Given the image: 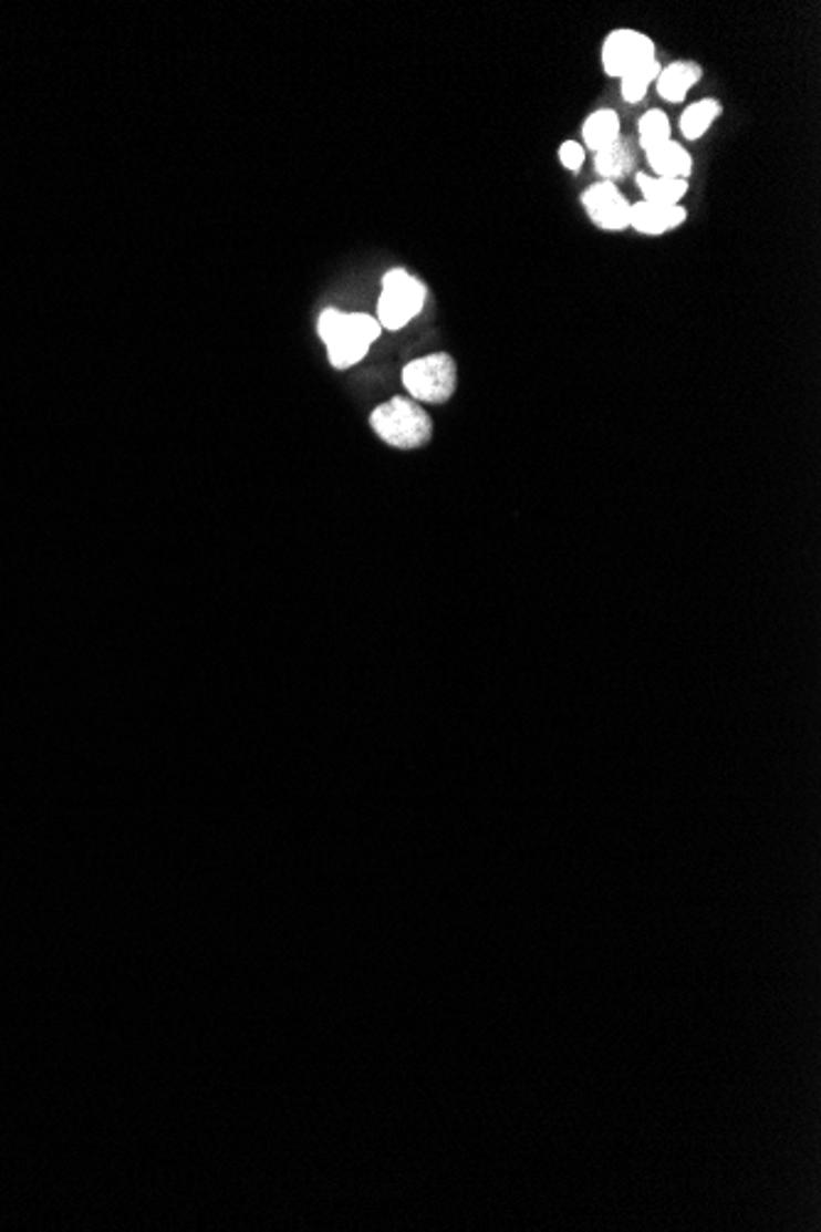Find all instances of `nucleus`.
I'll return each mask as SVG.
<instances>
[{"label":"nucleus","instance_id":"7","mask_svg":"<svg viewBox=\"0 0 821 1232\" xmlns=\"http://www.w3.org/2000/svg\"><path fill=\"white\" fill-rule=\"evenodd\" d=\"M686 219H689V213L682 205H649L640 199L630 207V227L645 237L669 235V231L679 229Z\"/></svg>","mask_w":821,"mask_h":1232},{"label":"nucleus","instance_id":"12","mask_svg":"<svg viewBox=\"0 0 821 1232\" xmlns=\"http://www.w3.org/2000/svg\"><path fill=\"white\" fill-rule=\"evenodd\" d=\"M637 190L642 193V203L649 205H682V199L689 195V180H674V177H657L647 173H635Z\"/></svg>","mask_w":821,"mask_h":1232},{"label":"nucleus","instance_id":"10","mask_svg":"<svg viewBox=\"0 0 821 1232\" xmlns=\"http://www.w3.org/2000/svg\"><path fill=\"white\" fill-rule=\"evenodd\" d=\"M647 155V165L652 175L657 177H674V180H689L692 173H694V155L689 153V148L682 146V143H676L674 138L662 143L654 151L645 153Z\"/></svg>","mask_w":821,"mask_h":1232},{"label":"nucleus","instance_id":"5","mask_svg":"<svg viewBox=\"0 0 821 1232\" xmlns=\"http://www.w3.org/2000/svg\"><path fill=\"white\" fill-rule=\"evenodd\" d=\"M657 60V44L649 35L632 28H617L603 40V72L613 80H623L635 66Z\"/></svg>","mask_w":821,"mask_h":1232},{"label":"nucleus","instance_id":"1","mask_svg":"<svg viewBox=\"0 0 821 1232\" xmlns=\"http://www.w3.org/2000/svg\"><path fill=\"white\" fill-rule=\"evenodd\" d=\"M318 335L325 342L332 367L350 370L364 360L372 342L382 335V325L367 313H342L337 308H325L318 318Z\"/></svg>","mask_w":821,"mask_h":1232},{"label":"nucleus","instance_id":"2","mask_svg":"<svg viewBox=\"0 0 821 1232\" xmlns=\"http://www.w3.org/2000/svg\"><path fill=\"white\" fill-rule=\"evenodd\" d=\"M370 424L386 446H394L402 451H414L426 446L433 436L430 418L426 411L414 402V398L394 396L392 402L376 406L372 411Z\"/></svg>","mask_w":821,"mask_h":1232},{"label":"nucleus","instance_id":"9","mask_svg":"<svg viewBox=\"0 0 821 1232\" xmlns=\"http://www.w3.org/2000/svg\"><path fill=\"white\" fill-rule=\"evenodd\" d=\"M593 161H595V173L601 177L603 183H620L635 173V165H637V143H632L630 138L620 136L617 141L610 143V146L601 148L597 153H593Z\"/></svg>","mask_w":821,"mask_h":1232},{"label":"nucleus","instance_id":"13","mask_svg":"<svg viewBox=\"0 0 821 1232\" xmlns=\"http://www.w3.org/2000/svg\"><path fill=\"white\" fill-rule=\"evenodd\" d=\"M724 114V106H720L718 99H698V102L689 104L682 111V118H679V131L686 141H702L716 121Z\"/></svg>","mask_w":821,"mask_h":1232},{"label":"nucleus","instance_id":"11","mask_svg":"<svg viewBox=\"0 0 821 1232\" xmlns=\"http://www.w3.org/2000/svg\"><path fill=\"white\" fill-rule=\"evenodd\" d=\"M620 126H623V124H620V116H617L615 108L605 106V108L593 111V114L583 121V128H581L583 143H581V146L585 151L597 153L601 148L610 146V143L623 136V128H620Z\"/></svg>","mask_w":821,"mask_h":1232},{"label":"nucleus","instance_id":"8","mask_svg":"<svg viewBox=\"0 0 821 1232\" xmlns=\"http://www.w3.org/2000/svg\"><path fill=\"white\" fill-rule=\"evenodd\" d=\"M704 80V66L694 60H676L669 64H662V72L657 76V94L667 104H684L692 89Z\"/></svg>","mask_w":821,"mask_h":1232},{"label":"nucleus","instance_id":"4","mask_svg":"<svg viewBox=\"0 0 821 1232\" xmlns=\"http://www.w3.org/2000/svg\"><path fill=\"white\" fill-rule=\"evenodd\" d=\"M402 380L414 402L443 404L448 402L455 394V386H458V367H455L450 354L438 352L408 362L402 372Z\"/></svg>","mask_w":821,"mask_h":1232},{"label":"nucleus","instance_id":"15","mask_svg":"<svg viewBox=\"0 0 821 1232\" xmlns=\"http://www.w3.org/2000/svg\"><path fill=\"white\" fill-rule=\"evenodd\" d=\"M662 72V62L659 60H649L645 64L635 66V70L627 72L623 80H620V94L627 104H640L642 99L647 96L649 86L657 82V76Z\"/></svg>","mask_w":821,"mask_h":1232},{"label":"nucleus","instance_id":"14","mask_svg":"<svg viewBox=\"0 0 821 1232\" xmlns=\"http://www.w3.org/2000/svg\"><path fill=\"white\" fill-rule=\"evenodd\" d=\"M667 141H672V118L662 108L645 111L637 124V146L649 153Z\"/></svg>","mask_w":821,"mask_h":1232},{"label":"nucleus","instance_id":"6","mask_svg":"<svg viewBox=\"0 0 821 1232\" xmlns=\"http://www.w3.org/2000/svg\"><path fill=\"white\" fill-rule=\"evenodd\" d=\"M581 205L588 219L603 231H625L630 229V207L632 203L623 195L615 183H595L585 187Z\"/></svg>","mask_w":821,"mask_h":1232},{"label":"nucleus","instance_id":"3","mask_svg":"<svg viewBox=\"0 0 821 1232\" xmlns=\"http://www.w3.org/2000/svg\"><path fill=\"white\" fill-rule=\"evenodd\" d=\"M426 298V286L416 276H410L406 269L386 271L382 279L380 303H376V320H380L382 330H402L408 325L410 320L420 315Z\"/></svg>","mask_w":821,"mask_h":1232},{"label":"nucleus","instance_id":"16","mask_svg":"<svg viewBox=\"0 0 821 1232\" xmlns=\"http://www.w3.org/2000/svg\"><path fill=\"white\" fill-rule=\"evenodd\" d=\"M559 163L569 173L579 175L585 165V148L579 141H563L559 146Z\"/></svg>","mask_w":821,"mask_h":1232}]
</instances>
